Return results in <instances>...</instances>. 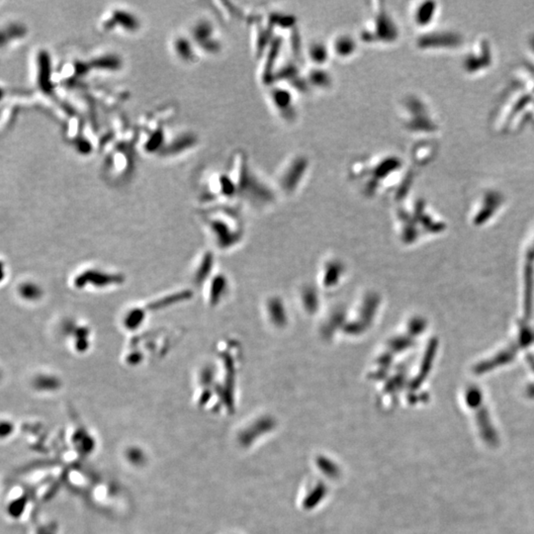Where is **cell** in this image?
<instances>
[{
	"label": "cell",
	"mask_w": 534,
	"mask_h": 534,
	"mask_svg": "<svg viewBox=\"0 0 534 534\" xmlns=\"http://www.w3.org/2000/svg\"><path fill=\"white\" fill-rule=\"evenodd\" d=\"M270 102L278 115L289 122L293 121L296 116L295 98L290 94L288 88L275 87L270 92Z\"/></svg>",
	"instance_id": "obj_1"
},
{
	"label": "cell",
	"mask_w": 534,
	"mask_h": 534,
	"mask_svg": "<svg viewBox=\"0 0 534 534\" xmlns=\"http://www.w3.org/2000/svg\"><path fill=\"white\" fill-rule=\"evenodd\" d=\"M330 55L339 60H349L357 53V42L352 36L338 34L331 39L328 45Z\"/></svg>",
	"instance_id": "obj_2"
},
{
	"label": "cell",
	"mask_w": 534,
	"mask_h": 534,
	"mask_svg": "<svg viewBox=\"0 0 534 534\" xmlns=\"http://www.w3.org/2000/svg\"><path fill=\"white\" fill-rule=\"evenodd\" d=\"M310 86L318 88L319 90H325L332 84V77L322 67L313 66L310 71H308L305 77Z\"/></svg>",
	"instance_id": "obj_3"
},
{
	"label": "cell",
	"mask_w": 534,
	"mask_h": 534,
	"mask_svg": "<svg viewBox=\"0 0 534 534\" xmlns=\"http://www.w3.org/2000/svg\"><path fill=\"white\" fill-rule=\"evenodd\" d=\"M308 57L310 62L315 67H322L325 65L327 59L329 58L330 52L328 46L320 44L319 42L312 43L308 49Z\"/></svg>",
	"instance_id": "obj_4"
},
{
	"label": "cell",
	"mask_w": 534,
	"mask_h": 534,
	"mask_svg": "<svg viewBox=\"0 0 534 534\" xmlns=\"http://www.w3.org/2000/svg\"><path fill=\"white\" fill-rule=\"evenodd\" d=\"M429 4H425L423 6H421V8L419 7L417 12H416V21L420 24H424L426 21H428L430 19V14H431V11H432V7H429L428 6Z\"/></svg>",
	"instance_id": "obj_5"
}]
</instances>
